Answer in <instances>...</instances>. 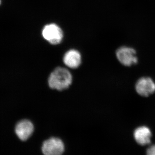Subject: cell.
I'll use <instances>...</instances> for the list:
<instances>
[{
    "label": "cell",
    "instance_id": "2",
    "mask_svg": "<svg viewBox=\"0 0 155 155\" xmlns=\"http://www.w3.org/2000/svg\"><path fill=\"white\" fill-rule=\"evenodd\" d=\"M42 35L45 40L52 45L59 44L64 38L63 30L55 23L45 25L42 30Z\"/></svg>",
    "mask_w": 155,
    "mask_h": 155
},
{
    "label": "cell",
    "instance_id": "5",
    "mask_svg": "<svg viewBox=\"0 0 155 155\" xmlns=\"http://www.w3.org/2000/svg\"><path fill=\"white\" fill-rule=\"evenodd\" d=\"M136 91L141 96L147 97L155 92V83L150 77H142L137 81Z\"/></svg>",
    "mask_w": 155,
    "mask_h": 155
},
{
    "label": "cell",
    "instance_id": "6",
    "mask_svg": "<svg viewBox=\"0 0 155 155\" xmlns=\"http://www.w3.org/2000/svg\"><path fill=\"white\" fill-rule=\"evenodd\" d=\"M34 126L29 120L24 119L17 123L15 127V132L18 137L22 141H26L33 134Z\"/></svg>",
    "mask_w": 155,
    "mask_h": 155
},
{
    "label": "cell",
    "instance_id": "3",
    "mask_svg": "<svg viewBox=\"0 0 155 155\" xmlns=\"http://www.w3.org/2000/svg\"><path fill=\"white\" fill-rule=\"evenodd\" d=\"M41 151L45 155H60L65 151V145L61 139L52 137L43 143Z\"/></svg>",
    "mask_w": 155,
    "mask_h": 155
},
{
    "label": "cell",
    "instance_id": "1",
    "mask_svg": "<svg viewBox=\"0 0 155 155\" xmlns=\"http://www.w3.org/2000/svg\"><path fill=\"white\" fill-rule=\"evenodd\" d=\"M72 82V76L68 69L62 67H58L51 72L48 79L49 87L59 91L66 90Z\"/></svg>",
    "mask_w": 155,
    "mask_h": 155
},
{
    "label": "cell",
    "instance_id": "7",
    "mask_svg": "<svg viewBox=\"0 0 155 155\" xmlns=\"http://www.w3.org/2000/svg\"><path fill=\"white\" fill-rule=\"evenodd\" d=\"M133 135L134 140L139 145L145 146L151 143L152 134L150 129L147 126H142L137 127L134 130Z\"/></svg>",
    "mask_w": 155,
    "mask_h": 155
},
{
    "label": "cell",
    "instance_id": "9",
    "mask_svg": "<svg viewBox=\"0 0 155 155\" xmlns=\"http://www.w3.org/2000/svg\"><path fill=\"white\" fill-rule=\"evenodd\" d=\"M146 153L148 155H155V145H153L148 148Z\"/></svg>",
    "mask_w": 155,
    "mask_h": 155
},
{
    "label": "cell",
    "instance_id": "4",
    "mask_svg": "<svg viewBox=\"0 0 155 155\" xmlns=\"http://www.w3.org/2000/svg\"><path fill=\"white\" fill-rule=\"evenodd\" d=\"M116 56L119 62L126 67H130L138 62L135 50L128 47L119 48L116 51Z\"/></svg>",
    "mask_w": 155,
    "mask_h": 155
},
{
    "label": "cell",
    "instance_id": "8",
    "mask_svg": "<svg viewBox=\"0 0 155 155\" xmlns=\"http://www.w3.org/2000/svg\"><path fill=\"white\" fill-rule=\"evenodd\" d=\"M63 62L66 66L70 69H77L81 63V54L77 50H69L64 55Z\"/></svg>",
    "mask_w": 155,
    "mask_h": 155
},
{
    "label": "cell",
    "instance_id": "10",
    "mask_svg": "<svg viewBox=\"0 0 155 155\" xmlns=\"http://www.w3.org/2000/svg\"><path fill=\"white\" fill-rule=\"evenodd\" d=\"M0 4H1V0H0Z\"/></svg>",
    "mask_w": 155,
    "mask_h": 155
}]
</instances>
